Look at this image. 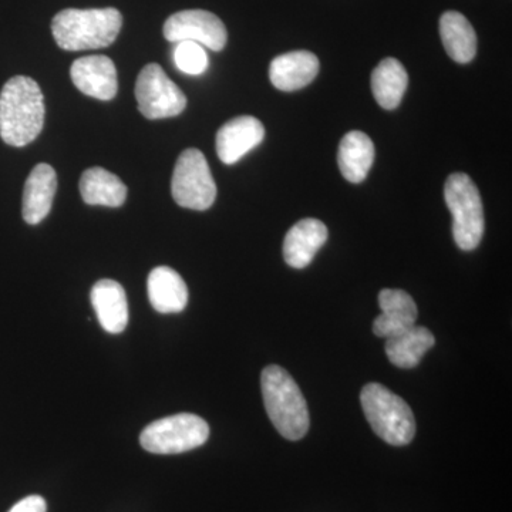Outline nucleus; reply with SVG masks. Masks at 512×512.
<instances>
[{
  "label": "nucleus",
  "mask_w": 512,
  "mask_h": 512,
  "mask_svg": "<svg viewBox=\"0 0 512 512\" xmlns=\"http://www.w3.org/2000/svg\"><path fill=\"white\" fill-rule=\"evenodd\" d=\"M174 62L181 72L190 76H200L207 70L210 60L205 47L194 42H180L175 46Z\"/></svg>",
  "instance_id": "23"
},
{
  "label": "nucleus",
  "mask_w": 512,
  "mask_h": 512,
  "mask_svg": "<svg viewBox=\"0 0 512 512\" xmlns=\"http://www.w3.org/2000/svg\"><path fill=\"white\" fill-rule=\"evenodd\" d=\"M448 210L453 214V237L457 247L473 251L484 235V208L480 191L464 173L451 174L444 187Z\"/></svg>",
  "instance_id": "5"
},
{
  "label": "nucleus",
  "mask_w": 512,
  "mask_h": 512,
  "mask_svg": "<svg viewBox=\"0 0 512 512\" xmlns=\"http://www.w3.org/2000/svg\"><path fill=\"white\" fill-rule=\"evenodd\" d=\"M47 504L45 498L40 495H29L19 503L13 505L8 512H46Z\"/></svg>",
  "instance_id": "24"
},
{
  "label": "nucleus",
  "mask_w": 512,
  "mask_h": 512,
  "mask_svg": "<svg viewBox=\"0 0 512 512\" xmlns=\"http://www.w3.org/2000/svg\"><path fill=\"white\" fill-rule=\"evenodd\" d=\"M90 299L101 328L111 335L124 332L128 325V303L119 282L101 279L94 284Z\"/></svg>",
  "instance_id": "16"
},
{
  "label": "nucleus",
  "mask_w": 512,
  "mask_h": 512,
  "mask_svg": "<svg viewBox=\"0 0 512 512\" xmlns=\"http://www.w3.org/2000/svg\"><path fill=\"white\" fill-rule=\"evenodd\" d=\"M171 194L180 207L205 211L217 198V185L212 178L207 158L197 148H188L175 164Z\"/></svg>",
  "instance_id": "7"
},
{
  "label": "nucleus",
  "mask_w": 512,
  "mask_h": 512,
  "mask_svg": "<svg viewBox=\"0 0 512 512\" xmlns=\"http://www.w3.org/2000/svg\"><path fill=\"white\" fill-rule=\"evenodd\" d=\"M440 36L447 55L460 64L470 63L477 55V35L466 16L448 10L440 19Z\"/></svg>",
  "instance_id": "18"
},
{
  "label": "nucleus",
  "mask_w": 512,
  "mask_h": 512,
  "mask_svg": "<svg viewBox=\"0 0 512 512\" xmlns=\"http://www.w3.org/2000/svg\"><path fill=\"white\" fill-rule=\"evenodd\" d=\"M80 194L86 204L117 208L126 201L127 187L116 174L93 167L82 175Z\"/></svg>",
  "instance_id": "20"
},
{
  "label": "nucleus",
  "mask_w": 512,
  "mask_h": 512,
  "mask_svg": "<svg viewBox=\"0 0 512 512\" xmlns=\"http://www.w3.org/2000/svg\"><path fill=\"white\" fill-rule=\"evenodd\" d=\"M409 84V76L403 64L393 57L384 59L373 70L372 92L373 96L384 110H394L402 103L404 93Z\"/></svg>",
  "instance_id": "22"
},
{
  "label": "nucleus",
  "mask_w": 512,
  "mask_h": 512,
  "mask_svg": "<svg viewBox=\"0 0 512 512\" xmlns=\"http://www.w3.org/2000/svg\"><path fill=\"white\" fill-rule=\"evenodd\" d=\"M436 339L429 329L413 326L406 332L386 339V355L390 362L400 369H413L421 357L433 348Z\"/></svg>",
  "instance_id": "21"
},
{
  "label": "nucleus",
  "mask_w": 512,
  "mask_h": 512,
  "mask_svg": "<svg viewBox=\"0 0 512 512\" xmlns=\"http://www.w3.org/2000/svg\"><path fill=\"white\" fill-rule=\"evenodd\" d=\"M210 437V426L197 414L180 413L148 424L140 436L144 450L153 454H181L201 447Z\"/></svg>",
  "instance_id": "6"
},
{
  "label": "nucleus",
  "mask_w": 512,
  "mask_h": 512,
  "mask_svg": "<svg viewBox=\"0 0 512 512\" xmlns=\"http://www.w3.org/2000/svg\"><path fill=\"white\" fill-rule=\"evenodd\" d=\"M136 99L138 110L150 120L178 116L187 107L185 94L157 63L147 64L138 74Z\"/></svg>",
  "instance_id": "8"
},
{
  "label": "nucleus",
  "mask_w": 512,
  "mask_h": 512,
  "mask_svg": "<svg viewBox=\"0 0 512 512\" xmlns=\"http://www.w3.org/2000/svg\"><path fill=\"white\" fill-rule=\"evenodd\" d=\"M148 299L157 312L180 313L188 303V288L184 279L168 266H158L148 275Z\"/></svg>",
  "instance_id": "17"
},
{
  "label": "nucleus",
  "mask_w": 512,
  "mask_h": 512,
  "mask_svg": "<svg viewBox=\"0 0 512 512\" xmlns=\"http://www.w3.org/2000/svg\"><path fill=\"white\" fill-rule=\"evenodd\" d=\"M264 124L252 116L228 121L217 134V154L222 163L231 165L241 160L264 141Z\"/></svg>",
  "instance_id": "11"
},
{
  "label": "nucleus",
  "mask_w": 512,
  "mask_h": 512,
  "mask_svg": "<svg viewBox=\"0 0 512 512\" xmlns=\"http://www.w3.org/2000/svg\"><path fill=\"white\" fill-rule=\"evenodd\" d=\"M70 76L80 92L97 100H113L119 89L116 66L107 56L77 59L70 67Z\"/></svg>",
  "instance_id": "10"
},
{
  "label": "nucleus",
  "mask_w": 512,
  "mask_h": 512,
  "mask_svg": "<svg viewBox=\"0 0 512 512\" xmlns=\"http://www.w3.org/2000/svg\"><path fill=\"white\" fill-rule=\"evenodd\" d=\"M57 190L55 168L49 164H37L26 180L23 190V220L29 225L40 224L50 210Z\"/></svg>",
  "instance_id": "14"
},
{
  "label": "nucleus",
  "mask_w": 512,
  "mask_h": 512,
  "mask_svg": "<svg viewBox=\"0 0 512 512\" xmlns=\"http://www.w3.org/2000/svg\"><path fill=\"white\" fill-rule=\"evenodd\" d=\"M328 241V228L322 221L306 218L293 225L284 241L286 264L295 269L306 268Z\"/></svg>",
  "instance_id": "15"
},
{
  "label": "nucleus",
  "mask_w": 512,
  "mask_h": 512,
  "mask_svg": "<svg viewBox=\"0 0 512 512\" xmlns=\"http://www.w3.org/2000/svg\"><path fill=\"white\" fill-rule=\"evenodd\" d=\"M164 36L168 42H194L221 52L227 45L228 33L222 20L208 10H181L167 19Z\"/></svg>",
  "instance_id": "9"
},
{
  "label": "nucleus",
  "mask_w": 512,
  "mask_h": 512,
  "mask_svg": "<svg viewBox=\"0 0 512 512\" xmlns=\"http://www.w3.org/2000/svg\"><path fill=\"white\" fill-rule=\"evenodd\" d=\"M379 305L382 315L373 322V332L379 338L389 339L416 326V302L409 293L400 289H383L379 293Z\"/></svg>",
  "instance_id": "12"
},
{
  "label": "nucleus",
  "mask_w": 512,
  "mask_h": 512,
  "mask_svg": "<svg viewBox=\"0 0 512 512\" xmlns=\"http://www.w3.org/2000/svg\"><path fill=\"white\" fill-rule=\"evenodd\" d=\"M45 111L39 84L30 77H12L0 92V137L8 146H28L42 133Z\"/></svg>",
  "instance_id": "1"
},
{
  "label": "nucleus",
  "mask_w": 512,
  "mask_h": 512,
  "mask_svg": "<svg viewBox=\"0 0 512 512\" xmlns=\"http://www.w3.org/2000/svg\"><path fill=\"white\" fill-rule=\"evenodd\" d=\"M123 26L119 10L64 9L52 22L57 46L69 52L103 49L113 45Z\"/></svg>",
  "instance_id": "2"
},
{
  "label": "nucleus",
  "mask_w": 512,
  "mask_h": 512,
  "mask_svg": "<svg viewBox=\"0 0 512 512\" xmlns=\"http://www.w3.org/2000/svg\"><path fill=\"white\" fill-rule=\"evenodd\" d=\"M360 403L370 426L386 443L406 446L416 436V419L409 404L382 384H366Z\"/></svg>",
  "instance_id": "4"
},
{
  "label": "nucleus",
  "mask_w": 512,
  "mask_h": 512,
  "mask_svg": "<svg viewBox=\"0 0 512 512\" xmlns=\"http://www.w3.org/2000/svg\"><path fill=\"white\" fill-rule=\"evenodd\" d=\"M318 57L306 50L275 57L269 67V79L282 92H295L309 86L319 73Z\"/></svg>",
  "instance_id": "13"
},
{
  "label": "nucleus",
  "mask_w": 512,
  "mask_h": 512,
  "mask_svg": "<svg viewBox=\"0 0 512 512\" xmlns=\"http://www.w3.org/2000/svg\"><path fill=\"white\" fill-rule=\"evenodd\" d=\"M266 413L285 439L296 441L309 430V410L305 397L292 376L282 367H265L261 376Z\"/></svg>",
  "instance_id": "3"
},
{
  "label": "nucleus",
  "mask_w": 512,
  "mask_h": 512,
  "mask_svg": "<svg viewBox=\"0 0 512 512\" xmlns=\"http://www.w3.org/2000/svg\"><path fill=\"white\" fill-rule=\"evenodd\" d=\"M375 161V146L362 131H350L340 141L338 164L340 173L349 183L365 181Z\"/></svg>",
  "instance_id": "19"
}]
</instances>
